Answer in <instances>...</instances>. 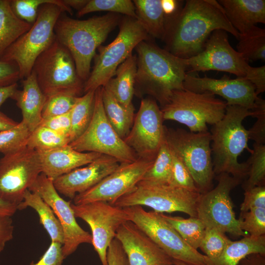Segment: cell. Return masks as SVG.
<instances>
[{"instance_id": "1", "label": "cell", "mask_w": 265, "mask_h": 265, "mask_svg": "<svg viewBox=\"0 0 265 265\" xmlns=\"http://www.w3.org/2000/svg\"><path fill=\"white\" fill-rule=\"evenodd\" d=\"M165 18L164 49L181 58L187 59L201 52L215 30H224L238 38V32L215 0H187L175 15Z\"/></svg>"}, {"instance_id": "2", "label": "cell", "mask_w": 265, "mask_h": 265, "mask_svg": "<svg viewBox=\"0 0 265 265\" xmlns=\"http://www.w3.org/2000/svg\"><path fill=\"white\" fill-rule=\"evenodd\" d=\"M135 49L134 93L151 95L162 107L174 91L185 89L183 82L187 68L184 59L148 40L141 41Z\"/></svg>"}, {"instance_id": "3", "label": "cell", "mask_w": 265, "mask_h": 265, "mask_svg": "<svg viewBox=\"0 0 265 265\" xmlns=\"http://www.w3.org/2000/svg\"><path fill=\"white\" fill-rule=\"evenodd\" d=\"M61 15L54 26L56 39L70 53L77 73L84 82L90 75L96 50L120 23V16L110 13L80 20Z\"/></svg>"}, {"instance_id": "4", "label": "cell", "mask_w": 265, "mask_h": 265, "mask_svg": "<svg viewBox=\"0 0 265 265\" xmlns=\"http://www.w3.org/2000/svg\"><path fill=\"white\" fill-rule=\"evenodd\" d=\"M250 110L239 106H227L223 118L211 129L212 165L214 176L227 173L241 181L247 177V162H238V157L248 145V130L242 125L243 120L253 116Z\"/></svg>"}, {"instance_id": "5", "label": "cell", "mask_w": 265, "mask_h": 265, "mask_svg": "<svg viewBox=\"0 0 265 265\" xmlns=\"http://www.w3.org/2000/svg\"><path fill=\"white\" fill-rule=\"evenodd\" d=\"M64 11L51 3L41 6L37 18L30 28L5 52L0 60L16 64L20 80L28 77L37 58L55 40L54 26Z\"/></svg>"}, {"instance_id": "6", "label": "cell", "mask_w": 265, "mask_h": 265, "mask_svg": "<svg viewBox=\"0 0 265 265\" xmlns=\"http://www.w3.org/2000/svg\"><path fill=\"white\" fill-rule=\"evenodd\" d=\"M120 23L119 31L115 39L107 46L98 48L92 70L84 82V93L104 86L137 45L148 40V34L136 19L126 16Z\"/></svg>"}, {"instance_id": "7", "label": "cell", "mask_w": 265, "mask_h": 265, "mask_svg": "<svg viewBox=\"0 0 265 265\" xmlns=\"http://www.w3.org/2000/svg\"><path fill=\"white\" fill-rule=\"evenodd\" d=\"M164 136L170 149L187 168L199 192L212 189L214 175L210 132H193L165 126Z\"/></svg>"}, {"instance_id": "8", "label": "cell", "mask_w": 265, "mask_h": 265, "mask_svg": "<svg viewBox=\"0 0 265 265\" xmlns=\"http://www.w3.org/2000/svg\"><path fill=\"white\" fill-rule=\"evenodd\" d=\"M225 101L207 92L198 93L186 89L174 91L161 111L164 120H174L186 126L193 132L208 131L224 117Z\"/></svg>"}, {"instance_id": "9", "label": "cell", "mask_w": 265, "mask_h": 265, "mask_svg": "<svg viewBox=\"0 0 265 265\" xmlns=\"http://www.w3.org/2000/svg\"><path fill=\"white\" fill-rule=\"evenodd\" d=\"M32 71L46 97L63 92L80 96L83 92L84 81L77 73L73 58L56 39L37 58Z\"/></svg>"}, {"instance_id": "10", "label": "cell", "mask_w": 265, "mask_h": 265, "mask_svg": "<svg viewBox=\"0 0 265 265\" xmlns=\"http://www.w3.org/2000/svg\"><path fill=\"white\" fill-rule=\"evenodd\" d=\"M129 217L173 260L192 265H212L205 255L188 245L163 218L162 213L147 212L141 206L124 208Z\"/></svg>"}, {"instance_id": "11", "label": "cell", "mask_w": 265, "mask_h": 265, "mask_svg": "<svg viewBox=\"0 0 265 265\" xmlns=\"http://www.w3.org/2000/svg\"><path fill=\"white\" fill-rule=\"evenodd\" d=\"M69 145L79 152H96L112 157L119 163L132 162L138 158L109 122L104 108L102 87L95 90L93 114L89 125Z\"/></svg>"}, {"instance_id": "12", "label": "cell", "mask_w": 265, "mask_h": 265, "mask_svg": "<svg viewBox=\"0 0 265 265\" xmlns=\"http://www.w3.org/2000/svg\"><path fill=\"white\" fill-rule=\"evenodd\" d=\"M201 194L168 185H155L140 181L113 205L122 208L146 206L159 213L179 212L190 217H197V205Z\"/></svg>"}, {"instance_id": "13", "label": "cell", "mask_w": 265, "mask_h": 265, "mask_svg": "<svg viewBox=\"0 0 265 265\" xmlns=\"http://www.w3.org/2000/svg\"><path fill=\"white\" fill-rule=\"evenodd\" d=\"M217 186L201 193L197 205V217L206 228H215L235 237L246 235L240 227L230 197L231 191L242 181L227 173L215 176Z\"/></svg>"}, {"instance_id": "14", "label": "cell", "mask_w": 265, "mask_h": 265, "mask_svg": "<svg viewBox=\"0 0 265 265\" xmlns=\"http://www.w3.org/2000/svg\"><path fill=\"white\" fill-rule=\"evenodd\" d=\"M42 173L38 152L26 146L0 159V199L18 206Z\"/></svg>"}, {"instance_id": "15", "label": "cell", "mask_w": 265, "mask_h": 265, "mask_svg": "<svg viewBox=\"0 0 265 265\" xmlns=\"http://www.w3.org/2000/svg\"><path fill=\"white\" fill-rule=\"evenodd\" d=\"M71 206L76 217L82 219L90 226L94 250L102 265H107V248L119 227L129 221L125 209L102 201L77 205L71 203Z\"/></svg>"}, {"instance_id": "16", "label": "cell", "mask_w": 265, "mask_h": 265, "mask_svg": "<svg viewBox=\"0 0 265 265\" xmlns=\"http://www.w3.org/2000/svg\"><path fill=\"white\" fill-rule=\"evenodd\" d=\"M187 73L215 70L234 74L244 79L252 68L242 55L230 45L227 32L217 29L206 41L197 55L184 59Z\"/></svg>"}, {"instance_id": "17", "label": "cell", "mask_w": 265, "mask_h": 265, "mask_svg": "<svg viewBox=\"0 0 265 265\" xmlns=\"http://www.w3.org/2000/svg\"><path fill=\"white\" fill-rule=\"evenodd\" d=\"M154 160L138 158L132 162L120 163L118 167L88 190L77 194L74 204L102 201L113 205L129 192L141 180Z\"/></svg>"}, {"instance_id": "18", "label": "cell", "mask_w": 265, "mask_h": 265, "mask_svg": "<svg viewBox=\"0 0 265 265\" xmlns=\"http://www.w3.org/2000/svg\"><path fill=\"white\" fill-rule=\"evenodd\" d=\"M163 121L155 100H141L130 131L124 139L138 158L155 160L164 138Z\"/></svg>"}, {"instance_id": "19", "label": "cell", "mask_w": 265, "mask_h": 265, "mask_svg": "<svg viewBox=\"0 0 265 265\" xmlns=\"http://www.w3.org/2000/svg\"><path fill=\"white\" fill-rule=\"evenodd\" d=\"M28 190L37 193L52 209L64 234L62 253L64 258L73 253L82 243L92 244V236L77 223L70 201L64 200L55 189L53 180L41 173Z\"/></svg>"}, {"instance_id": "20", "label": "cell", "mask_w": 265, "mask_h": 265, "mask_svg": "<svg viewBox=\"0 0 265 265\" xmlns=\"http://www.w3.org/2000/svg\"><path fill=\"white\" fill-rule=\"evenodd\" d=\"M185 89L198 93H210L223 98L227 106H239L251 110L257 96L254 85L249 80L237 78L215 79L199 77L186 73L183 82Z\"/></svg>"}, {"instance_id": "21", "label": "cell", "mask_w": 265, "mask_h": 265, "mask_svg": "<svg viewBox=\"0 0 265 265\" xmlns=\"http://www.w3.org/2000/svg\"><path fill=\"white\" fill-rule=\"evenodd\" d=\"M115 238L121 243L129 265L174 264L171 258L130 221L119 227Z\"/></svg>"}, {"instance_id": "22", "label": "cell", "mask_w": 265, "mask_h": 265, "mask_svg": "<svg viewBox=\"0 0 265 265\" xmlns=\"http://www.w3.org/2000/svg\"><path fill=\"white\" fill-rule=\"evenodd\" d=\"M120 163L103 155L84 167L76 168L53 180L57 192L70 199L91 188L113 172Z\"/></svg>"}, {"instance_id": "23", "label": "cell", "mask_w": 265, "mask_h": 265, "mask_svg": "<svg viewBox=\"0 0 265 265\" xmlns=\"http://www.w3.org/2000/svg\"><path fill=\"white\" fill-rule=\"evenodd\" d=\"M37 152L42 173L53 180L76 168L87 165L103 155L96 152H79L69 144Z\"/></svg>"}, {"instance_id": "24", "label": "cell", "mask_w": 265, "mask_h": 265, "mask_svg": "<svg viewBox=\"0 0 265 265\" xmlns=\"http://www.w3.org/2000/svg\"><path fill=\"white\" fill-rule=\"evenodd\" d=\"M22 89H17L11 98L16 101L21 110L22 121L32 132L42 119V112L47 97L41 90L33 71L22 80Z\"/></svg>"}, {"instance_id": "25", "label": "cell", "mask_w": 265, "mask_h": 265, "mask_svg": "<svg viewBox=\"0 0 265 265\" xmlns=\"http://www.w3.org/2000/svg\"><path fill=\"white\" fill-rule=\"evenodd\" d=\"M232 26L242 33L257 23H265V0H220Z\"/></svg>"}, {"instance_id": "26", "label": "cell", "mask_w": 265, "mask_h": 265, "mask_svg": "<svg viewBox=\"0 0 265 265\" xmlns=\"http://www.w3.org/2000/svg\"><path fill=\"white\" fill-rule=\"evenodd\" d=\"M136 72V57L131 54L117 69L115 78L110 79L104 87L123 106L132 104Z\"/></svg>"}, {"instance_id": "27", "label": "cell", "mask_w": 265, "mask_h": 265, "mask_svg": "<svg viewBox=\"0 0 265 265\" xmlns=\"http://www.w3.org/2000/svg\"><path fill=\"white\" fill-rule=\"evenodd\" d=\"M27 207L33 209L38 213L40 223L50 237L52 241L62 245L64 234L62 226L51 207L36 193L26 190L23 201L17 206L22 210Z\"/></svg>"}, {"instance_id": "28", "label": "cell", "mask_w": 265, "mask_h": 265, "mask_svg": "<svg viewBox=\"0 0 265 265\" xmlns=\"http://www.w3.org/2000/svg\"><path fill=\"white\" fill-rule=\"evenodd\" d=\"M136 19L148 35L163 40L166 18L160 0H134Z\"/></svg>"}, {"instance_id": "29", "label": "cell", "mask_w": 265, "mask_h": 265, "mask_svg": "<svg viewBox=\"0 0 265 265\" xmlns=\"http://www.w3.org/2000/svg\"><path fill=\"white\" fill-rule=\"evenodd\" d=\"M252 254L265 255V236L247 235L239 240H230L212 265H237L242 259Z\"/></svg>"}, {"instance_id": "30", "label": "cell", "mask_w": 265, "mask_h": 265, "mask_svg": "<svg viewBox=\"0 0 265 265\" xmlns=\"http://www.w3.org/2000/svg\"><path fill=\"white\" fill-rule=\"evenodd\" d=\"M102 97L105 112L109 122L124 140L133 124L135 116L133 105L129 107L123 106L103 86Z\"/></svg>"}, {"instance_id": "31", "label": "cell", "mask_w": 265, "mask_h": 265, "mask_svg": "<svg viewBox=\"0 0 265 265\" xmlns=\"http://www.w3.org/2000/svg\"><path fill=\"white\" fill-rule=\"evenodd\" d=\"M31 24L19 18L8 0H0V58L7 49L26 32Z\"/></svg>"}, {"instance_id": "32", "label": "cell", "mask_w": 265, "mask_h": 265, "mask_svg": "<svg viewBox=\"0 0 265 265\" xmlns=\"http://www.w3.org/2000/svg\"><path fill=\"white\" fill-rule=\"evenodd\" d=\"M95 91H89L78 97L71 110L70 143L80 137L86 130L92 118Z\"/></svg>"}, {"instance_id": "33", "label": "cell", "mask_w": 265, "mask_h": 265, "mask_svg": "<svg viewBox=\"0 0 265 265\" xmlns=\"http://www.w3.org/2000/svg\"><path fill=\"white\" fill-rule=\"evenodd\" d=\"M237 51L248 62L265 60V29L254 26L239 33Z\"/></svg>"}, {"instance_id": "34", "label": "cell", "mask_w": 265, "mask_h": 265, "mask_svg": "<svg viewBox=\"0 0 265 265\" xmlns=\"http://www.w3.org/2000/svg\"><path fill=\"white\" fill-rule=\"evenodd\" d=\"M171 165V151L164 136L153 164L140 181L151 185H169Z\"/></svg>"}, {"instance_id": "35", "label": "cell", "mask_w": 265, "mask_h": 265, "mask_svg": "<svg viewBox=\"0 0 265 265\" xmlns=\"http://www.w3.org/2000/svg\"><path fill=\"white\" fill-rule=\"evenodd\" d=\"M162 215L188 245L196 250L199 248L206 227L197 217L184 218L168 216L162 213Z\"/></svg>"}, {"instance_id": "36", "label": "cell", "mask_w": 265, "mask_h": 265, "mask_svg": "<svg viewBox=\"0 0 265 265\" xmlns=\"http://www.w3.org/2000/svg\"><path fill=\"white\" fill-rule=\"evenodd\" d=\"M68 137L39 125L31 132L26 146L37 152L46 151L69 144Z\"/></svg>"}, {"instance_id": "37", "label": "cell", "mask_w": 265, "mask_h": 265, "mask_svg": "<svg viewBox=\"0 0 265 265\" xmlns=\"http://www.w3.org/2000/svg\"><path fill=\"white\" fill-rule=\"evenodd\" d=\"M248 164L247 179L242 184L244 190L265 185V144L254 143L251 156L246 161Z\"/></svg>"}, {"instance_id": "38", "label": "cell", "mask_w": 265, "mask_h": 265, "mask_svg": "<svg viewBox=\"0 0 265 265\" xmlns=\"http://www.w3.org/2000/svg\"><path fill=\"white\" fill-rule=\"evenodd\" d=\"M11 7L15 14L20 19L32 25L35 21L40 7L51 3L58 5L64 12L73 15L72 9L65 4L63 0H11Z\"/></svg>"}, {"instance_id": "39", "label": "cell", "mask_w": 265, "mask_h": 265, "mask_svg": "<svg viewBox=\"0 0 265 265\" xmlns=\"http://www.w3.org/2000/svg\"><path fill=\"white\" fill-rule=\"evenodd\" d=\"M97 11H108L123 14L136 19L135 7L130 0H89L86 5L77 13L78 17Z\"/></svg>"}, {"instance_id": "40", "label": "cell", "mask_w": 265, "mask_h": 265, "mask_svg": "<svg viewBox=\"0 0 265 265\" xmlns=\"http://www.w3.org/2000/svg\"><path fill=\"white\" fill-rule=\"evenodd\" d=\"M30 133L22 121L13 128L0 131V153L5 155L26 146Z\"/></svg>"}, {"instance_id": "41", "label": "cell", "mask_w": 265, "mask_h": 265, "mask_svg": "<svg viewBox=\"0 0 265 265\" xmlns=\"http://www.w3.org/2000/svg\"><path fill=\"white\" fill-rule=\"evenodd\" d=\"M230 239L215 228H206L199 248L212 264L220 257Z\"/></svg>"}, {"instance_id": "42", "label": "cell", "mask_w": 265, "mask_h": 265, "mask_svg": "<svg viewBox=\"0 0 265 265\" xmlns=\"http://www.w3.org/2000/svg\"><path fill=\"white\" fill-rule=\"evenodd\" d=\"M78 95L70 92H63L47 97L42 112V119L66 113L75 105Z\"/></svg>"}, {"instance_id": "43", "label": "cell", "mask_w": 265, "mask_h": 265, "mask_svg": "<svg viewBox=\"0 0 265 265\" xmlns=\"http://www.w3.org/2000/svg\"><path fill=\"white\" fill-rule=\"evenodd\" d=\"M240 229L252 237L265 236V208H256L241 212Z\"/></svg>"}, {"instance_id": "44", "label": "cell", "mask_w": 265, "mask_h": 265, "mask_svg": "<svg viewBox=\"0 0 265 265\" xmlns=\"http://www.w3.org/2000/svg\"><path fill=\"white\" fill-rule=\"evenodd\" d=\"M171 151L172 165L169 185L199 192L184 162L171 150Z\"/></svg>"}, {"instance_id": "45", "label": "cell", "mask_w": 265, "mask_h": 265, "mask_svg": "<svg viewBox=\"0 0 265 265\" xmlns=\"http://www.w3.org/2000/svg\"><path fill=\"white\" fill-rule=\"evenodd\" d=\"M255 106L251 111L253 117L257 118L253 126L248 130L249 139L259 144H265V101L258 96L255 102Z\"/></svg>"}, {"instance_id": "46", "label": "cell", "mask_w": 265, "mask_h": 265, "mask_svg": "<svg viewBox=\"0 0 265 265\" xmlns=\"http://www.w3.org/2000/svg\"><path fill=\"white\" fill-rule=\"evenodd\" d=\"M244 197L240 205L241 212L253 209L265 208V186H259L244 190Z\"/></svg>"}, {"instance_id": "47", "label": "cell", "mask_w": 265, "mask_h": 265, "mask_svg": "<svg viewBox=\"0 0 265 265\" xmlns=\"http://www.w3.org/2000/svg\"><path fill=\"white\" fill-rule=\"evenodd\" d=\"M39 125L48 128L69 138L71 127V111L63 114L42 119Z\"/></svg>"}, {"instance_id": "48", "label": "cell", "mask_w": 265, "mask_h": 265, "mask_svg": "<svg viewBox=\"0 0 265 265\" xmlns=\"http://www.w3.org/2000/svg\"><path fill=\"white\" fill-rule=\"evenodd\" d=\"M65 259L62 253V244L52 241L49 247L39 261L31 262L29 265H62Z\"/></svg>"}, {"instance_id": "49", "label": "cell", "mask_w": 265, "mask_h": 265, "mask_svg": "<svg viewBox=\"0 0 265 265\" xmlns=\"http://www.w3.org/2000/svg\"><path fill=\"white\" fill-rule=\"evenodd\" d=\"M19 80L20 73L16 64L0 60V86L16 83Z\"/></svg>"}, {"instance_id": "50", "label": "cell", "mask_w": 265, "mask_h": 265, "mask_svg": "<svg viewBox=\"0 0 265 265\" xmlns=\"http://www.w3.org/2000/svg\"><path fill=\"white\" fill-rule=\"evenodd\" d=\"M106 258L107 265H129L122 246L115 238L107 248Z\"/></svg>"}, {"instance_id": "51", "label": "cell", "mask_w": 265, "mask_h": 265, "mask_svg": "<svg viewBox=\"0 0 265 265\" xmlns=\"http://www.w3.org/2000/svg\"><path fill=\"white\" fill-rule=\"evenodd\" d=\"M245 79L249 80L254 85L257 96L264 92L265 90V66L252 67Z\"/></svg>"}, {"instance_id": "52", "label": "cell", "mask_w": 265, "mask_h": 265, "mask_svg": "<svg viewBox=\"0 0 265 265\" xmlns=\"http://www.w3.org/2000/svg\"><path fill=\"white\" fill-rule=\"evenodd\" d=\"M11 217L0 215V253L6 243L13 238L14 226Z\"/></svg>"}, {"instance_id": "53", "label": "cell", "mask_w": 265, "mask_h": 265, "mask_svg": "<svg viewBox=\"0 0 265 265\" xmlns=\"http://www.w3.org/2000/svg\"><path fill=\"white\" fill-rule=\"evenodd\" d=\"M161 5L165 17L175 15L181 9L180 4L182 1L175 0H160Z\"/></svg>"}, {"instance_id": "54", "label": "cell", "mask_w": 265, "mask_h": 265, "mask_svg": "<svg viewBox=\"0 0 265 265\" xmlns=\"http://www.w3.org/2000/svg\"><path fill=\"white\" fill-rule=\"evenodd\" d=\"M237 265H265V255L250 254L242 259Z\"/></svg>"}, {"instance_id": "55", "label": "cell", "mask_w": 265, "mask_h": 265, "mask_svg": "<svg viewBox=\"0 0 265 265\" xmlns=\"http://www.w3.org/2000/svg\"><path fill=\"white\" fill-rule=\"evenodd\" d=\"M17 89V83L8 86H0V107L7 99L11 98Z\"/></svg>"}, {"instance_id": "56", "label": "cell", "mask_w": 265, "mask_h": 265, "mask_svg": "<svg viewBox=\"0 0 265 265\" xmlns=\"http://www.w3.org/2000/svg\"><path fill=\"white\" fill-rule=\"evenodd\" d=\"M17 210L16 205L0 199V215L12 216Z\"/></svg>"}, {"instance_id": "57", "label": "cell", "mask_w": 265, "mask_h": 265, "mask_svg": "<svg viewBox=\"0 0 265 265\" xmlns=\"http://www.w3.org/2000/svg\"><path fill=\"white\" fill-rule=\"evenodd\" d=\"M18 124V123L0 111V131L10 129Z\"/></svg>"}, {"instance_id": "58", "label": "cell", "mask_w": 265, "mask_h": 265, "mask_svg": "<svg viewBox=\"0 0 265 265\" xmlns=\"http://www.w3.org/2000/svg\"><path fill=\"white\" fill-rule=\"evenodd\" d=\"M66 5L72 9L74 8L78 11L82 9L87 3L89 0H63Z\"/></svg>"}, {"instance_id": "59", "label": "cell", "mask_w": 265, "mask_h": 265, "mask_svg": "<svg viewBox=\"0 0 265 265\" xmlns=\"http://www.w3.org/2000/svg\"><path fill=\"white\" fill-rule=\"evenodd\" d=\"M173 263L175 265H192L189 264H187L181 261H177V260H173Z\"/></svg>"}, {"instance_id": "60", "label": "cell", "mask_w": 265, "mask_h": 265, "mask_svg": "<svg viewBox=\"0 0 265 265\" xmlns=\"http://www.w3.org/2000/svg\"><path fill=\"white\" fill-rule=\"evenodd\" d=\"M173 265H175V264H173Z\"/></svg>"}]
</instances>
